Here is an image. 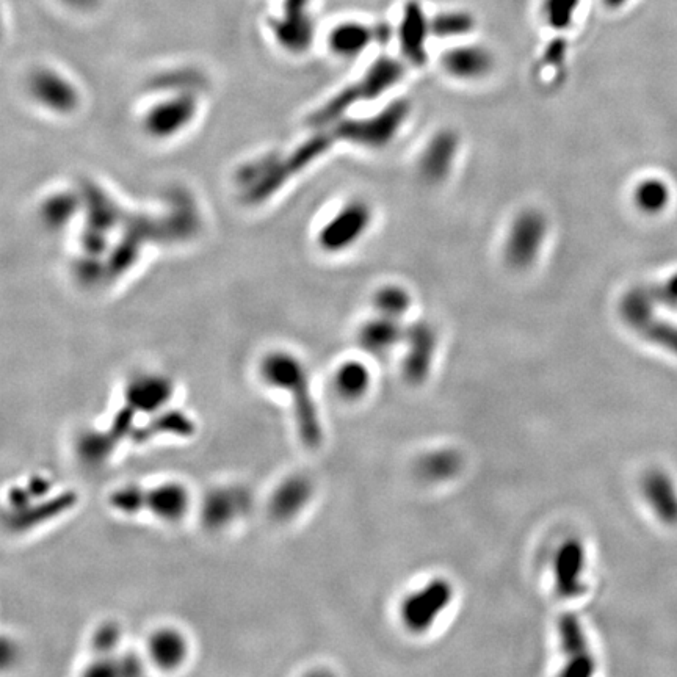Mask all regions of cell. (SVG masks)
I'll return each instance as SVG.
<instances>
[{
	"instance_id": "30",
	"label": "cell",
	"mask_w": 677,
	"mask_h": 677,
	"mask_svg": "<svg viewBox=\"0 0 677 677\" xmlns=\"http://www.w3.org/2000/svg\"><path fill=\"white\" fill-rule=\"evenodd\" d=\"M18 657V646L7 637H0V670L11 667Z\"/></svg>"
},
{
	"instance_id": "19",
	"label": "cell",
	"mask_w": 677,
	"mask_h": 677,
	"mask_svg": "<svg viewBox=\"0 0 677 677\" xmlns=\"http://www.w3.org/2000/svg\"><path fill=\"white\" fill-rule=\"evenodd\" d=\"M405 333L399 320L377 314L364 323L359 331V342L370 353H386L405 339Z\"/></svg>"
},
{
	"instance_id": "12",
	"label": "cell",
	"mask_w": 677,
	"mask_h": 677,
	"mask_svg": "<svg viewBox=\"0 0 677 677\" xmlns=\"http://www.w3.org/2000/svg\"><path fill=\"white\" fill-rule=\"evenodd\" d=\"M430 21L419 4L406 5L399 24V43L403 55L413 65H424L427 60V41L430 35Z\"/></svg>"
},
{
	"instance_id": "15",
	"label": "cell",
	"mask_w": 677,
	"mask_h": 677,
	"mask_svg": "<svg viewBox=\"0 0 677 677\" xmlns=\"http://www.w3.org/2000/svg\"><path fill=\"white\" fill-rule=\"evenodd\" d=\"M378 40L377 30L358 21L337 24L328 37V48L336 57L356 58Z\"/></svg>"
},
{
	"instance_id": "24",
	"label": "cell",
	"mask_w": 677,
	"mask_h": 677,
	"mask_svg": "<svg viewBox=\"0 0 677 677\" xmlns=\"http://www.w3.org/2000/svg\"><path fill=\"white\" fill-rule=\"evenodd\" d=\"M430 29L436 37H466L474 30V18L464 11H442L431 19Z\"/></svg>"
},
{
	"instance_id": "22",
	"label": "cell",
	"mask_w": 677,
	"mask_h": 677,
	"mask_svg": "<svg viewBox=\"0 0 677 677\" xmlns=\"http://www.w3.org/2000/svg\"><path fill=\"white\" fill-rule=\"evenodd\" d=\"M372 305L377 314L400 320L406 312L410 311L413 298H411V294L406 290V287L400 286V284H384V286L375 290Z\"/></svg>"
},
{
	"instance_id": "17",
	"label": "cell",
	"mask_w": 677,
	"mask_h": 677,
	"mask_svg": "<svg viewBox=\"0 0 677 677\" xmlns=\"http://www.w3.org/2000/svg\"><path fill=\"white\" fill-rule=\"evenodd\" d=\"M405 339L408 341V350H410L406 356V372L411 380L420 381L428 372L431 358L435 353V334L430 326L420 323L406 331Z\"/></svg>"
},
{
	"instance_id": "28",
	"label": "cell",
	"mask_w": 677,
	"mask_h": 677,
	"mask_svg": "<svg viewBox=\"0 0 677 677\" xmlns=\"http://www.w3.org/2000/svg\"><path fill=\"white\" fill-rule=\"evenodd\" d=\"M574 8H576V0H546L544 16H546L549 27L558 30L566 29L573 19Z\"/></svg>"
},
{
	"instance_id": "3",
	"label": "cell",
	"mask_w": 677,
	"mask_h": 677,
	"mask_svg": "<svg viewBox=\"0 0 677 677\" xmlns=\"http://www.w3.org/2000/svg\"><path fill=\"white\" fill-rule=\"evenodd\" d=\"M405 74L403 63L394 58L381 57L373 63L363 79L358 80L352 87L345 88L336 98L331 99L325 107L315 113L314 123L323 124L337 120L350 107L358 102L372 101L381 98L392 87L399 84Z\"/></svg>"
},
{
	"instance_id": "16",
	"label": "cell",
	"mask_w": 677,
	"mask_h": 677,
	"mask_svg": "<svg viewBox=\"0 0 677 677\" xmlns=\"http://www.w3.org/2000/svg\"><path fill=\"white\" fill-rule=\"evenodd\" d=\"M76 499V494L65 493L55 496L54 499L44 500L37 505L29 504L21 510L8 511V525L11 529L22 530V532L32 529L35 525L43 524L60 513H65L76 504Z\"/></svg>"
},
{
	"instance_id": "20",
	"label": "cell",
	"mask_w": 677,
	"mask_h": 677,
	"mask_svg": "<svg viewBox=\"0 0 677 677\" xmlns=\"http://www.w3.org/2000/svg\"><path fill=\"white\" fill-rule=\"evenodd\" d=\"M645 493L649 504L656 510L662 521L677 522V494L667 475L654 472L645 482Z\"/></svg>"
},
{
	"instance_id": "9",
	"label": "cell",
	"mask_w": 677,
	"mask_h": 677,
	"mask_svg": "<svg viewBox=\"0 0 677 677\" xmlns=\"http://www.w3.org/2000/svg\"><path fill=\"white\" fill-rule=\"evenodd\" d=\"M173 384L162 375H138L124 391L126 405L137 414H159L173 397Z\"/></svg>"
},
{
	"instance_id": "29",
	"label": "cell",
	"mask_w": 677,
	"mask_h": 677,
	"mask_svg": "<svg viewBox=\"0 0 677 677\" xmlns=\"http://www.w3.org/2000/svg\"><path fill=\"white\" fill-rule=\"evenodd\" d=\"M121 643V629L113 623L102 624L93 637V646L99 656L115 654Z\"/></svg>"
},
{
	"instance_id": "27",
	"label": "cell",
	"mask_w": 677,
	"mask_h": 677,
	"mask_svg": "<svg viewBox=\"0 0 677 677\" xmlns=\"http://www.w3.org/2000/svg\"><path fill=\"white\" fill-rule=\"evenodd\" d=\"M637 203L640 204L641 209L649 210V212L663 209V206L668 203L667 185L659 181L641 184L637 190Z\"/></svg>"
},
{
	"instance_id": "7",
	"label": "cell",
	"mask_w": 677,
	"mask_h": 677,
	"mask_svg": "<svg viewBox=\"0 0 677 677\" xmlns=\"http://www.w3.org/2000/svg\"><path fill=\"white\" fill-rule=\"evenodd\" d=\"M496 65L494 55L480 44H458L441 57L446 74L460 82H478L491 74Z\"/></svg>"
},
{
	"instance_id": "1",
	"label": "cell",
	"mask_w": 677,
	"mask_h": 677,
	"mask_svg": "<svg viewBox=\"0 0 677 677\" xmlns=\"http://www.w3.org/2000/svg\"><path fill=\"white\" fill-rule=\"evenodd\" d=\"M262 377L292 394L301 439L308 447L319 446L322 442L319 414L309 392L308 375L300 361L289 353H273L262 363Z\"/></svg>"
},
{
	"instance_id": "14",
	"label": "cell",
	"mask_w": 677,
	"mask_h": 677,
	"mask_svg": "<svg viewBox=\"0 0 677 677\" xmlns=\"http://www.w3.org/2000/svg\"><path fill=\"white\" fill-rule=\"evenodd\" d=\"M585 554L577 541L563 544L555 560V580L557 590L563 598H577L585 591L582 582Z\"/></svg>"
},
{
	"instance_id": "10",
	"label": "cell",
	"mask_w": 677,
	"mask_h": 677,
	"mask_svg": "<svg viewBox=\"0 0 677 677\" xmlns=\"http://www.w3.org/2000/svg\"><path fill=\"white\" fill-rule=\"evenodd\" d=\"M308 2L309 0H286L283 18L273 21L276 38L289 51L303 52L311 44L314 26L306 10Z\"/></svg>"
},
{
	"instance_id": "11",
	"label": "cell",
	"mask_w": 677,
	"mask_h": 677,
	"mask_svg": "<svg viewBox=\"0 0 677 677\" xmlns=\"http://www.w3.org/2000/svg\"><path fill=\"white\" fill-rule=\"evenodd\" d=\"M460 140L458 135L450 131L438 132L431 137L424 153L420 156L419 171L422 178L431 184H438L449 178L453 163L457 160Z\"/></svg>"
},
{
	"instance_id": "8",
	"label": "cell",
	"mask_w": 677,
	"mask_h": 677,
	"mask_svg": "<svg viewBox=\"0 0 677 677\" xmlns=\"http://www.w3.org/2000/svg\"><path fill=\"white\" fill-rule=\"evenodd\" d=\"M452 598V588L444 580H436L427 588L411 596L403 605V620L414 632H424L446 609Z\"/></svg>"
},
{
	"instance_id": "4",
	"label": "cell",
	"mask_w": 677,
	"mask_h": 677,
	"mask_svg": "<svg viewBox=\"0 0 677 677\" xmlns=\"http://www.w3.org/2000/svg\"><path fill=\"white\" fill-rule=\"evenodd\" d=\"M373 218L372 206L366 200H348L320 226L317 245L326 254L347 253L369 234Z\"/></svg>"
},
{
	"instance_id": "13",
	"label": "cell",
	"mask_w": 677,
	"mask_h": 677,
	"mask_svg": "<svg viewBox=\"0 0 677 677\" xmlns=\"http://www.w3.org/2000/svg\"><path fill=\"white\" fill-rule=\"evenodd\" d=\"M558 629H560L563 651L568 657V667L563 670V674L565 676H590L594 670V660L579 620L568 613L563 616Z\"/></svg>"
},
{
	"instance_id": "25",
	"label": "cell",
	"mask_w": 677,
	"mask_h": 677,
	"mask_svg": "<svg viewBox=\"0 0 677 677\" xmlns=\"http://www.w3.org/2000/svg\"><path fill=\"white\" fill-rule=\"evenodd\" d=\"M306 496H308V488L305 483L298 482V480L287 482L273 497V513L278 516L292 515L305 502Z\"/></svg>"
},
{
	"instance_id": "6",
	"label": "cell",
	"mask_w": 677,
	"mask_h": 677,
	"mask_svg": "<svg viewBox=\"0 0 677 677\" xmlns=\"http://www.w3.org/2000/svg\"><path fill=\"white\" fill-rule=\"evenodd\" d=\"M410 113L405 101L394 102L378 115L348 120L336 127L334 137L342 142L366 146L370 149L384 148L397 137Z\"/></svg>"
},
{
	"instance_id": "2",
	"label": "cell",
	"mask_w": 677,
	"mask_h": 677,
	"mask_svg": "<svg viewBox=\"0 0 677 677\" xmlns=\"http://www.w3.org/2000/svg\"><path fill=\"white\" fill-rule=\"evenodd\" d=\"M109 504L124 515L149 511L154 518L174 522L189 511L190 493L181 483H162L153 488L126 486L112 493Z\"/></svg>"
},
{
	"instance_id": "31",
	"label": "cell",
	"mask_w": 677,
	"mask_h": 677,
	"mask_svg": "<svg viewBox=\"0 0 677 677\" xmlns=\"http://www.w3.org/2000/svg\"><path fill=\"white\" fill-rule=\"evenodd\" d=\"M65 2L76 8H90L98 4V0H65Z\"/></svg>"
},
{
	"instance_id": "26",
	"label": "cell",
	"mask_w": 677,
	"mask_h": 677,
	"mask_svg": "<svg viewBox=\"0 0 677 677\" xmlns=\"http://www.w3.org/2000/svg\"><path fill=\"white\" fill-rule=\"evenodd\" d=\"M369 384V372L361 363H347L337 372V388L348 397L363 394Z\"/></svg>"
},
{
	"instance_id": "18",
	"label": "cell",
	"mask_w": 677,
	"mask_h": 677,
	"mask_svg": "<svg viewBox=\"0 0 677 677\" xmlns=\"http://www.w3.org/2000/svg\"><path fill=\"white\" fill-rule=\"evenodd\" d=\"M149 657L157 667L171 670L176 668L187 659L189 643L184 635L176 629H160L154 632L148 641Z\"/></svg>"
},
{
	"instance_id": "21",
	"label": "cell",
	"mask_w": 677,
	"mask_h": 677,
	"mask_svg": "<svg viewBox=\"0 0 677 677\" xmlns=\"http://www.w3.org/2000/svg\"><path fill=\"white\" fill-rule=\"evenodd\" d=\"M193 430H195V425L189 416H185L181 411H170V413L157 414L151 424L135 430L132 438L138 444H142L157 435L190 436Z\"/></svg>"
},
{
	"instance_id": "23",
	"label": "cell",
	"mask_w": 677,
	"mask_h": 677,
	"mask_svg": "<svg viewBox=\"0 0 677 677\" xmlns=\"http://www.w3.org/2000/svg\"><path fill=\"white\" fill-rule=\"evenodd\" d=\"M240 511L239 494L228 489L210 493L204 500L203 518L210 527H221L236 518Z\"/></svg>"
},
{
	"instance_id": "5",
	"label": "cell",
	"mask_w": 677,
	"mask_h": 677,
	"mask_svg": "<svg viewBox=\"0 0 677 677\" xmlns=\"http://www.w3.org/2000/svg\"><path fill=\"white\" fill-rule=\"evenodd\" d=\"M547 237L543 212L524 209L511 220L504 240V261L511 270L525 272L540 259Z\"/></svg>"
}]
</instances>
